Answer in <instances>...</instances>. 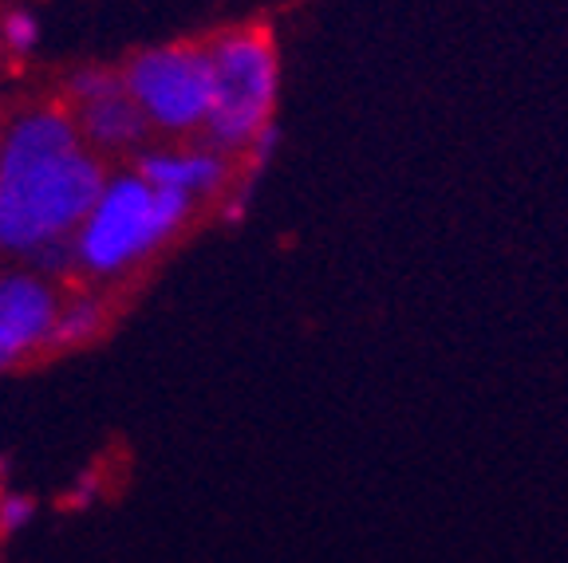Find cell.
Returning <instances> with one entry per match:
<instances>
[{
  "instance_id": "9c48e42d",
  "label": "cell",
  "mask_w": 568,
  "mask_h": 563,
  "mask_svg": "<svg viewBox=\"0 0 568 563\" xmlns=\"http://www.w3.org/2000/svg\"><path fill=\"white\" fill-rule=\"evenodd\" d=\"M115 91H123V75L111 68H83L68 80L71 103H91V99L115 95Z\"/></svg>"
},
{
  "instance_id": "8992f818",
  "label": "cell",
  "mask_w": 568,
  "mask_h": 563,
  "mask_svg": "<svg viewBox=\"0 0 568 563\" xmlns=\"http://www.w3.org/2000/svg\"><path fill=\"white\" fill-rule=\"evenodd\" d=\"M134 174L159 190H182V194H230L233 190V162L213 154V150H194V154H142Z\"/></svg>"
},
{
  "instance_id": "ba28073f",
  "label": "cell",
  "mask_w": 568,
  "mask_h": 563,
  "mask_svg": "<svg viewBox=\"0 0 568 563\" xmlns=\"http://www.w3.org/2000/svg\"><path fill=\"white\" fill-rule=\"evenodd\" d=\"M106 324V304L99 296H80L71 299V304H63L60 316H55L52 324V335H48V351H75V347L91 344L99 331H103Z\"/></svg>"
},
{
  "instance_id": "30bf717a",
  "label": "cell",
  "mask_w": 568,
  "mask_h": 563,
  "mask_svg": "<svg viewBox=\"0 0 568 563\" xmlns=\"http://www.w3.org/2000/svg\"><path fill=\"white\" fill-rule=\"evenodd\" d=\"M32 516H36V501H32V497L4 493V497H0V540H9L12 532H20Z\"/></svg>"
},
{
  "instance_id": "7a4b0ae2",
  "label": "cell",
  "mask_w": 568,
  "mask_h": 563,
  "mask_svg": "<svg viewBox=\"0 0 568 563\" xmlns=\"http://www.w3.org/2000/svg\"><path fill=\"white\" fill-rule=\"evenodd\" d=\"M210 115L205 139L213 154H241L268 123L281 99V52L268 24H241L210 40Z\"/></svg>"
},
{
  "instance_id": "7c38bea8",
  "label": "cell",
  "mask_w": 568,
  "mask_h": 563,
  "mask_svg": "<svg viewBox=\"0 0 568 563\" xmlns=\"http://www.w3.org/2000/svg\"><path fill=\"white\" fill-rule=\"evenodd\" d=\"M4 40H9V48H17V52H28V48L36 44V20L24 17V12L4 17Z\"/></svg>"
},
{
  "instance_id": "3957f363",
  "label": "cell",
  "mask_w": 568,
  "mask_h": 563,
  "mask_svg": "<svg viewBox=\"0 0 568 563\" xmlns=\"http://www.w3.org/2000/svg\"><path fill=\"white\" fill-rule=\"evenodd\" d=\"M194 197L182 190H159L139 174H123L103 185L99 202L75 237V265L91 276H115L142 256L159 253L190 221Z\"/></svg>"
},
{
  "instance_id": "6da1fadb",
  "label": "cell",
  "mask_w": 568,
  "mask_h": 563,
  "mask_svg": "<svg viewBox=\"0 0 568 563\" xmlns=\"http://www.w3.org/2000/svg\"><path fill=\"white\" fill-rule=\"evenodd\" d=\"M106 185L103 162L88 146L60 154L0 150V253H36L80 233Z\"/></svg>"
},
{
  "instance_id": "277c9868",
  "label": "cell",
  "mask_w": 568,
  "mask_h": 563,
  "mask_svg": "<svg viewBox=\"0 0 568 563\" xmlns=\"http://www.w3.org/2000/svg\"><path fill=\"white\" fill-rule=\"evenodd\" d=\"M123 88L142 111V119L159 131L186 134L205 126L210 115V44L182 40V44L139 52L123 71Z\"/></svg>"
},
{
  "instance_id": "8fae6325",
  "label": "cell",
  "mask_w": 568,
  "mask_h": 563,
  "mask_svg": "<svg viewBox=\"0 0 568 563\" xmlns=\"http://www.w3.org/2000/svg\"><path fill=\"white\" fill-rule=\"evenodd\" d=\"M91 501H99V469H88L80 481L71 484L68 493L60 497V509L63 512H80V509H88Z\"/></svg>"
},
{
  "instance_id": "52a82bcc",
  "label": "cell",
  "mask_w": 568,
  "mask_h": 563,
  "mask_svg": "<svg viewBox=\"0 0 568 563\" xmlns=\"http://www.w3.org/2000/svg\"><path fill=\"white\" fill-rule=\"evenodd\" d=\"M71 123L99 150H131L151 131V123L142 119V111L126 95V88L115 91V95L91 99V103H75V119Z\"/></svg>"
},
{
  "instance_id": "5b68a950",
  "label": "cell",
  "mask_w": 568,
  "mask_h": 563,
  "mask_svg": "<svg viewBox=\"0 0 568 563\" xmlns=\"http://www.w3.org/2000/svg\"><path fill=\"white\" fill-rule=\"evenodd\" d=\"M60 316V296L40 276H4L0 280V375L32 359L48 344Z\"/></svg>"
}]
</instances>
